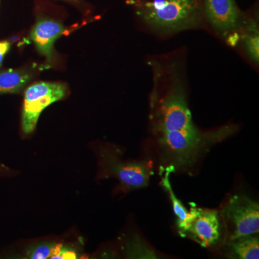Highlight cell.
I'll use <instances>...</instances> for the list:
<instances>
[{
  "mask_svg": "<svg viewBox=\"0 0 259 259\" xmlns=\"http://www.w3.org/2000/svg\"><path fill=\"white\" fill-rule=\"evenodd\" d=\"M238 125L212 130L194 123L183 84L175 80L165 91L154 87L150 98V135L145 151L158 168L194 177L214 146L234 136Z\"/></svg>",
  "mask_w": 259,
  "mask_h": 259,
  "instance_id": "obj_1",
  "label": "cell"
},
{
  "mask_svg": "<svg viewBox=\"0 0 259 259\" xmlns=\"http://www.w3.org/2000/svg\"><path fill=\"white\" fill-rule=\"evenodd\" d=\"M202 0L135 2L136 14L151 30L173 33L197 28L202 23Z\"/></svg>",
  "mask_w": 259,
  "mask_h": 259,
  "instance_id": "obj_2",
  "label": "cell"
},
{
  "mask_svg": "<svg viewBox=\"0 0 259 259\" xmlns=\"http://www.w3.org/2000/svg\"><path fill=\"white\" fill-rule=\"evenodd\" d=\"M96 154L99 178L117 179V191L123 194L147 187L156 171L154 161L146 151L142 158L125 160L118 146L104 144L97 146Z\"/></svg>",
  "mask_w": 259,
  "mask_h": 259,
  "instance_id": "obj_3",
  "label": "cell"
},
{
  "mask_svg": "<svg viewBox=\"0 0 259 259\" xmlns=\"http://www.w3.org/2000/svg\"><path fill=\"white\" fill-rule=\"evenodd\" d=\"M218 209L226 229V241L258 234L259 204L245 194L228 196Z\"/></svg>",
  "mask_w": 259,
  "mask_h": 259,
  "instance_id": "obj_4",
  "label": "cell"
},
{
  "mask_svg": "<svg viewBox=\"0 0 259 259\" xmlns=\"http://www.w3.org/2000/svg\"><path fill=\"white\" fill-rule=\"evenodd\" d=\"M180 235L207 249L219 250L226 238L219 209L192 206L185 229Z\"/></svg>",
  "mask_w": 259,
  "mask_h": 259,
  "instance_id": "obj_5",
  "label": "cell"
},
{
  "mask_svg": "<svg viewBox=\"0 0 259 259\" xmlns=\"http://www.w3.org/2000/svg\"><path fill=\"white\" fill-rule=\"evenodd\" d=\"M68 88L61 82L40 81L26 88L22 110L21 126L23 134L29 135L36 127L40 114L52 104L63 100Z\"/></svg>",
  "mask_w": 259,
  "mask_h": 259,
  "instance_id": "obj_6",
  "label": "cell"
},
{
  "mask_svg": "<svg viewBox=\"0 0 259 259\" xmlns=\"http://www.w3.org/2000/svg\"><path fill=\"white\" fill-rule=\"evenodd\" d=\"M65 31L66 28L59 20L44 15L37 17L30 31V38L35 44L37 52L45 58V69L50 68L55 63L54 44Z\"/></svg>",
  "mask_w": 259,
  "mask_h": 259,
  "instance_id": "obj_7",
  "label": "cell"
},
{
  "mask_svg": "<svg viewBox=\"0 0 259 259\" xmlns=\"http://www.w3.org/2000/svg\"><path fill=\"white\" fill-rule=\"evenodd\" d=\"M206 18L216 32L226 35L241 27V13L235 0H203Z\"/></svg>",
  "mask_w": 259,
  "mask_h": 259,
  "instance_id": "obj_8",
  "label": "cell"
},
{
  "mask_svg": "<svg viewBox=\"0 0 259 259\" xmlns=\"http://www.w3.org/2000/svg\"><path fill=\"white\" fill-rule=\"evenodd\" d=\"M220 250L228 258L258 259L259 258L258 234L248 235L226 240Z\"/></svg>",
  "mask_w": 259,
  "mask_h": 259,
  "instance_id": "obj_9",
  "label": "cell"
},
{
  "mask_svg": "<svg viewBox=\"0 0 259 259\" xmlns=\"http://www.w3.org/2000/svg\"><path fill=\"white\" fill-rule=\"evenodd\" d=\"M36 66L0 71V95L23 93L35 77Z\"/></svg>",
  "mask_w": 259,
  "mask_h": 259,
  "instance_id": "obj_10",
  "label": "cell"
},
{
  "mask_svg": "<svg viewBox=\"0 0 259 259\" xmlns=\"http://www.w3.org/2000/svg\"><path fill=\"white\" fill-rule=\"evenodd\" d=\"M157 171L161 177V185L169 196V199L172 204V208H173L175 217H176L177 231H178L179 234H180L185 229L186 223L190 216V210L186 208L185 205L182 204L174 192L171 182H171L170 175L171 173L169 170L158 168Z\"/></svg>",
  "mask_w": 259,
  "mask_h": 259,
  "instance_id": "obj_11",
  "label": "cell"
},
{
  "mask_svg": "<svg viewBox=\"0 0 259 259\" xmlns=\"http://www.w3.org/2000/svg\"><path fill=\"white\" fill-rule=\"evenodd\" d=\"M243 47H244L245 53L248 54L250 59L258 64L259 35L258 30L255 23H250L245 30V33L243 36Z\"/></svg>",
  "mask_w": 259,
  "mask_h": 259,
  "instance_id": "obj_12",
  "label": "cell"
},
{
  "mask_svg": "<svg viewBox=\"0 0 259 259\" xmlns=\"http://www.w3.org/2000/svg\"><path fill=\"white\" fill-rule=\"evenodd\" d=\"M58 244L46 243L32 247L27 251V258L47 259L54 258Z\"/></svg>",
  "mask_w": 259,
  "mask_h": 259,
  "instance_id": "obj_13",
  "label": "cell"
},
{
  "mask_svg": "<svg viewBox=\"0 0 259 259\" xmlns=\"http://www.w3.org/2000/svg\"><path fill=\"white\" fill-rule=\"evenodd\" d=\"M11 48V44L8 40L0 41V66L3 64L5 56L8 54Z\"/></svg>",
  "mask_w": 259,
  "mask_h": 259,
  "instance_id": "obj_14",
  "label": "cell"
},
{
  "mask_svg": "<svg viewBox=\"0 0 259 259\" xmlns=\"http://www.w3.org/2000/svg\"><path fill=\"white\" fill-rule=\"evenodd\" d=\"M64 1L69 2L70 3H72V4L76 5H79V6H81V3H82L81 0H64Z\"/></svg>",
  "mask_w": 259,
  "mask_h": 259,
  "instance_id": "obj_15",
  "label": "cell"
},
{
  "mask_svg": "<svg viewBox=\"0 0 259 259\" xmlns=\"http://www.w3.org/2000/svg\"><path fill=\"white\" fill-rule=\"evenodd\" d=\"M8 168L7 166H5V165L1 164L0 163V172L2 171H8Z\"/></svg>",
  "mask_w": 259,
  "mask_h": 259,
  "instance_id": "obj_16",
  "label": "cell"
}]
</instances>
